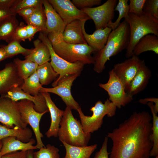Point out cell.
<instances>
[{"instance_id": "obj_1", "label": "cell", "mask_w": 158, "mask_h": 158, "mask_svg": "<svg viewBox=\"0 0 158 158\" xmlns=\"http://www.w3.org/2000/svg\"><path fill=\"white\" fill-rule=\"evenodd\" d=\"M152 116L146 111L134 112L106 136L112 140L109 158H149L153 145Z\"/></svg>"}, {"instance_id": "obj_2", "label": "cell", "mask_w": 158, "mask_h": 158, "mask_svg": "<svg viewBox=\"0 0 158 158\" xmlns=\"http://www.w3.org/2000/svg\"><path fill=\"white\" fill-rule=\"evenodd\" d=\"M130 34L129 25L124 19L116 28L111 31L104 47L94 57V71L98 73L102 72L106 62L111 57L126 49L129 43Z\"/></svg>"}, {"instance_id": "obj_3", "label": "cell", "mask_w": 158, "mask_h": 158, "mask_svg": "<svg viewBox=\"0 0 158 158\" xmlns=\"http://www.w3.org/2000/svg\"><path fill=\"white\" fill-rule=\"evenodd\" d=\"M62 34L47 35L54 51L59 56L70 63L79 62L84 65L94 63V58L92 54L95 50L93 48L87 43L75 44L66 42L63 40Z\"/></svg>"}, {"instance_id": "obj_4", "label": "cell", "mask_w": 158, "mask_h": 158, "mask_svg": "<svg viewBox=\"0 0 158 158\" xmlns=\"http://www.w3.org/2000/svg\"><path fill=\"white\" fill-rule=\"evenodd\" d=\"M130 28V40L126 49V56L128 58L133 55V49L139 40L150 34L158 36V20L148 13L143 11L140 16L129 13L127 19Z\"/></svg>"}, {"instance_id": "obj_5", "label": "cell", "mask_w": 158, "mask_h": 158, "mask_svg": "<svg viewBox=\"0 0 158 158\" xmlns=\"http://www.w3.org/2000/svg\"><path fill=\"white\" fill-rule=\"evenodd\" d=\"M58 137L60 141L71 145L87 146L91 134L85 133L81 122L74 117L72 110L66 107L61 118Z\"/></svg>"}, {"instance_id": "obj_6", "label": "cell", "mask_w": 158, "mask_h": 158, "mask_svg": "<svg viewBox=\"0 0 158 158\" xmlns=\"http://www.w3.org/2000/svg\"><path fill=\"white\" fill-rule=\"evenodd\" d=\"M116 106L108 99L104 103L100 100L97 101L90 109L92 112L91 116L85 115L80 107L77 111L84 132L91 134L97 130L102 126L104 116H113L116 114Z\"/></svg>"}, {"instance_id": "obj_7", "label": "cell", "mask_w": 158, "mask_h": 158, "mask_svg": "<svg viewBox=\"0 0 158 158\" xmlns=\"http://www.w3.org/2000/svg\"><path fill=\"white\" fill-rule=\"evenodd\" d=\"M38 38L48 48L50 54V63L54 70L59 75V76L52 84L53 87L56 86L58 82L65 77L80 74L84 66L83 63L79 62L70 63L59 56L54 51L46 34L40 32Z\"/></svg>"}, {"instance_id": "obj_8", "label": "cell", "mask_w": 158, "mask_h": 158, "mask_svg": "<svg viewBox=\"0 0 158 158\" xmlns=\"http://www.w3.org/2000/svg\"><path fill=\"white\" fill-rule=\"evenodd\" d=\"M17 102L23 121L27 125L29 124L34 132L37 143L35 146L39 150L45 147L42 141L43 135L40 130V123L42 116L49 111L37 112L34 108L33 102L27 99L21 100Z\"/></svg>"}, {"instance_id": "obj_9", "label": "cell", "mask_w": 158, "mask_h": 158, "mask_svg": "<svg viewBox=\"0 0 158 158\" xmlns=\"http://www.w3.org/2000/svg\"><path fill=\"white\" fill-rule=\"evenodd\" d=\"M109 77L105 83H100L99 86L108 93L109 99L117 107L120 108L130 102L133 97L126 91L125 87L112 69L109 72Z\"/></svg>"}, {"instance_id": "obj_10", "label": "cell", "mask_w": 158, "mask_h": 158, "mask_svg": "<svg viewBox=\"0 0 158 158\" xmlns=\"http://www.w3.org/2000/svg\"><path fill=\"white\" fill-rule=\"evenodd\" d=\"M117 0H107L102 4L95 7L80 9L93 21L96 30L103 29L114 17V9Z\"/></svg>"}, {"instance_id": "obj_11", "label": "cell", "mask_w": 158, "mask_h": 158, "mask_svg": "<svg viewBox=\"0 0 158 158\" xmlns=\"http://www.w3.org/2000/svg\"><path fill=\"white\" fill-rule=\"evenodd\" d=\"M0 122L10 128H24L28 125L23 121L17 102L0 97Z\"/></svg>"}, {"instance_id": "obj_12", "label": "cell", "mask_w": 158, "mask_h": 158, "mask_svg": "<svg viewBox=\"0 0 158 158\" xmlns=\"http://www.w3.org/2000/svg\"><path fill=\"white\" fill-rule=\"evenodd\" d=\"M79 75L77 74L65 77L58 82L56 86L52 88L42 87L40 89V92H47L56 94L60 97L66 107L71 110H77L80 107L73 97L71 88L73 82Z\"/></svg>"}, {"instance_id": "obj_13", "label": "cell", "mask_w": 158, "mask_h": 158, "mask_svg": "<svg viewBox=\"0 0 158 158\" xmlns=\"http://www.w3.org/2000/svg\"><path fill=\"white\" fill-rule=\"evenodd\" d=\"M143 60L133 55L123 62L115 64L112 69L124 85L126 91L139 70Z\"/></svg>"}, {"instance_id": "obj_14", "label": "cell", "mask_w": 158, "mask_h": 158, "mask_svg": "<svg viewBox=\"0 0 158 158\" xmlns=\"http://www.w3.org/2000/svg\"><path fill=\"white\" fill-rule=\"evenodd\" d=\"M66 25L75 20H90L80 9L77 8L70 0H48Z\"/></svg>"}, {"instance_id": "obj_15", "label": "cell", "mask_w": 158, "mask_h": 158, "mask_svg": "<svg viewBox=\"0 0 158 158\" xmlns=\"http://www.w3.org/2000/svg\"><path fill=\"white\" fill-rule=\"evenodd\" d=\"M23 81L18 75L13 63L6 64L0 70V95H4L13 87H21Z\"/></svg>"}, {"instance_id": "obj_16", "label": "cell", "mask_w": 158, "mask_h": 158, "mask_svg": "<svg viewBox=\"0 0 158 158\" xmlns=\"http://www.w3.org/2000/svg\"><path fill=\"white\" fill-rule=\"evenodd\" d=\"M9 98L17 102L27 99L33 102L35 110L39 113L49 111L45 99L41 93L37 96H33L24 92L20 86L13 87L5 94L1 96Z\"/></svg>"}, {"instance_id": "obj_17", "label": "cell", "mask_w": 158, "mask_h": 158, "mask_svg": "<svg viewBox=\"0 0 158 158\" xmlns=\"http://www.w3.org/2000/svg\"><path fill=\"white\" fill-rule=\"evenodd\" d=\"M46 18L45 34L62 33L66 24L47 0H42Z\"/></svg>"}, {"instance_id": "obj_18", "label": "cell", "mask_w": 158, "mask_h": 158, "mask_svg": "<svg viewBox=\"0 0 158 158\" xmlns=\"http://www.w3.org/2000/svg\"><path fill=\"white\" fill-rule=\"evenodd\" d=\"M44 97L49 112L51 123L50 127L45 133L48 138L58 137L60 123L64 114V111L59 109L52 100L50 93L47 92H40Z\"/></svg>"}, {"instance_id": "obj_19", "label": "cell", "mask_w": 158, "mask_h": 158, "mask_svg": "<svg viewBox=\"0 0 158 158\" xmlns=\"http://www.w3.org/2000/svg\"><path fill=\"white\" fill-rule=\"evenodd\" d=\"M84 20H74L66 25L62 34L64 41L75 44L87 43L82 29L83 22Z\"/></svg>"}, {"instance_id": "obj_20", "label": "cell", "mask_w": 158, "mask_h": 158, "mask_svg": "<svg viewBox=\"0 0 158 158\" xmlns=\"http://www.w3.org/2000/svg\"><path fill=\"white\" fill-rule=\"evenodd\" d=\"M151 76V71L143 60L141 66L126 92L133 97L143 91L147 85Z\"/></svg>"}, {"instance_id": "obj_21", "label": "cell", "mask_w": 158, "mask_h": 158, "mask_svg": "<svg viewBox=\"0 0 158 158\" xmlns=\"http://www.w3.org/2000/svg\"><path fill=\"white\" fill-rule=\"evenodd\" d=\"M86 21H83L82 24L83 31L85 40L89 46L93 48L95 51H98L105 46L112 30L107 27L103 29L96 30L92 34H88L86 32L85 28Z\"/></svg>"}, {"instance_id": "obj_22", "label": "cell", "mask_w": 158, "mask_h": 158, "mask_svg": "<svg viewBox=\"0 0 158 158\" xmlns=\"http://www.w3.org/2000/svg\"><path fill=\"white\" fill-rule=\"evenodd\" d=\"M2 146L0 154L2 156L13 152L19 150L28 151L29 150L37 149L33 145L36 142L33 138H31L27 142H23L13 137L5 138L1 140Z\"/></svg>"}, {"instance_id": "obj_23", "label": "cell", "mask_w": 158, "mask_h": 158, "mask_svg": "<svg viewBox=\"0 0 158 158\" xmlns=\"http://www.w3.org/2000/svg\"><path fill=\"white\" fill-rule=\"evenodd\" d=\"M144 102L150 108L152 114L151 138L153 142L152 148L150 152V157H155L158 155V117L154 111V104H158V99L155 97L146 98L144 99Z\"/></svg>"}, {"instance_id": "obj_24", "label": "cell", "mask_w": 158, "mask_h": 158, "mask_svg": "<svg viewBox=\"0 0 158 158\" xmlns=\"http://www.w3.org/2000/svg\"><path fill=\"white\" fill-rule=\"evenodd\" d=\"M35 48L25 59L36 63L38 66L49 62L50 60V54L47 46L39 39L33 41Z\"/></svg>"}, {"instance_id": "obj_25", "label": "cell", "mask_w": 158, "mask_h": 158, "mask_svg": "<svg viewBox=\"0 0 158 158\" xmlns=\"http://www.w3.org/2000/svg\"><path fill=\"white\" fill-rule=\"evenodd\" d=\"M148 51L158 54V36L150 34L142 37L135 46L133 54L138 56L141 53Z\"/></svg>"}, {"instance_id": "obj_26", "label": "cell", "mask_w": 158, "mask_h": 158, "mask_svg": "<svg viewBox=\"0 0 158 158\" xmlns=\"http://www.w3.org/2000/svg\"><path fill=\"white\" fill-rule=\"evenodd\" d=\"M32 133L28 127L24 128H10L0 124V141L9 137H13L24 142H27L32 138Z\"/></svg>"}, {"instance_id": "obj_27", "label": "cell", "mask_w": 158, "mask_h": 158, "mask_svg": "<svg viewBox=\"0 0 158 158\" xmlns=\"http://www.w3.org/2000/svg\"><path fill=\"white\" fill-rule=\"evenodd\" d=\"M61 142L66 151L63 158H90L97 147L96 144L80 147L70 145L64 142Z\"/></svg>"}, {"instance_id": "obj_28", "label": "cell", "mask_w": 158, "mask_h": 158, "mask_svg": "<svg viewBox=\"0 0 158 158\" xmlns=\"http://www.w3.org/2000/svg\"><path fill=\"white\" fill-rule=\"evenodd\" d=\"M24 20L27 24L32 25L39 29L40 32L45 33L46 18L42 2L35 7L34 11L30 16Z\"/></svg>"}, {"instance_id": "obj_29", "label": "cell", "mask_w": 158, "mask_h": 158, "mask_svg": "<svg viewBox=\"0 0 158 158\" xmlns=\"http://www.w3.org/2000/svg\"><path fill=\"white\" fill-rule=\"evenodd\" d=\"M19 25L16 15L10 16L0 23V40L8 43L12 39L14 32Z\"/></svg>"}, {"instance_id": "obj_30", "label": "cell", "mask_w": 158, "mask_h": 158, "mask_svg": "<svg viewBox=\"0 0 158 158\" xmlns=\"http://www.w3.org/2000/svg\"><path fill=\"white\" fill-rule=\"evenodd\" d=\"M13 62L18 75L23 80L36 72L38 66L36 63L26 59L21 60L19 58H16L14 59Z\"/></svg>"}, {"instance_id": "obj_31", "label": "cell", "mask_w": 158, "mask_h": 158, "mask_svg": "<svg viewBox=\"0 0 158 158\" xmlns=\"http://www.w3.org/2000/svg\"><path fill=\"white\" fill-rule=\"evenodd\" d=\"M36 72L42 85L49 84L53 80H55L59 76L49 62L38 66Z\"/></svg>"}, {"instance_id": "obj_32", "label": "cell", "mask_w": 158, "mask_h": 158, "mask_svg": "<svg viewBox=\"0 0 158 158\" xmlns=\"http://www.w3.org/2000/svg\"><path fill=\"white\" fill-rule=\"evenodd\" d=\"M42 87L40 83L36 71L28 78L24 79L21 87L25 92L33 96L38 95L40 89Z\"/></svg>"}, {"instance_id": "obj_33", "label": "cell", "mask_w": 158, "mask_h": 158, "mask_svg": "<svg viewBox=\"0 0 158 158\" xmlns=\"http://www.w3.org/2000/svg\"><path fill=\"white\" fill-rule=\"evenodd\" d=\"M1 47L4 49L7 58L12 57L19 54L25 56L29 55L33 49L23 47L20 44V42L16 40H12L8 42L7 45Z\"/></svg>"}, {"instance_id": "obj_34", "label": "cell", "mask_w": 158, "mask_h": 158, "mask_svg": "<svg viewBox=\"0 0 158 158\" xmlns=\"http://www.w3.org/2000/svg\"><path fill=\"white\" fill-rule=\"evenodd\" d=\"M128 0H118L114 9L115 11L118 12V16L114 22H110L107 27L111 28L112 30L116 28L120 24V21L123 18L127 19L129 13Z\"/></svg>"}, {"instance_id": "obj_35", "label": "cell", "mask_w": 158, "mask_h": 158, "mask_svg": "<svg viewBox=\"0 0 158 158\" xmlns=\"http://www.w3.org/2000/svg\"><path fill=\"white\" fill-rule=\"evenodd\" d=\"M59 149L53 145L46 146L33 152V158H60Z\"/></svg>"}, {"instance_id": "obj_36", "label": "cell", "mask_w": 158, "mask_h": 158, "mask_svg": "<svg viewBox=\"0 0 158 158\" xmlns=\"http://www.w3.org/2000/svg\"><path fill=\"white\" fill-rule=\"evenodd\" d=\"M42 2V0H16L11 9L16 14L19 11L24 8L35 7Z\"/></svg>"}, {"instance_id": "obj_37", "label": "cell", "mask_w": 158, "mask_h": 158, "mask_svg": "<svg viewBox=\"0 0 158 158\" xmlns=\"http://www.w3.org/2000/svg\"><path fill=\"white\" fill-rule=\"evenodd\" d=\"M146 0H130L129 13L137 16H140L143 12V8Z\"/></svg>"}, {"instance_id": "obj_38", "label": "cell", "mask_w": 158, "mask_h": 158, "mask_svg": "<svg viewBox=\"0 0 158 158\" xmlns=\"http://www.w3.org/2000/svg\"><path fill=\"white\" fill-rule=\"evenodd\" d=\"M143 11L150 13L158 20V0H146Z\"/></svg>"}, {"instance_id": "obj_39", "label": "cell", "mask_w": 158, "mask_h": 158, "mask_svg": "<svg viewBox=\"0 0 158 158\" xmlns=\"http://www.w3.org/2000/svg\"><path fill=\"white\" fill-rule=\"evenodd\" d=\"M26 25L22 22L19 25L14 32L11 40H16L20 42L25 41L27 39Z\"/></svg>"}, {"instance_id": "obj_40", "label": "cell", "mask_w": 158, "mask_h": 158, "mask_svg": "<svg viewBox=\"0 0 158 158\" xmlns=\"http://www.w3.org/2000/svg\"><path fill=\"white\" fill-rule=\"evenodd\" d=\"M71 1L74 5L80 9L91 8L93 6L101 4V0H72Z\"/></svg>"}, {"instance_id": "obj_41", "label": "cell", "mask_w": 158, "mask_h": 158, "mask_svg": "<svg viewBox=\"0 0 158 158\" xmlns=\"http://www.w3.org/2000/svg\"><path fill=\"white\" fill-rule=\"evenodd\" d=\"M108 138L107 136L105 137L101 149L96 153L94 158H109L110 153L107 151Z\"/></svg>"}, {"instance_id": "obj_42", "label": "cell", "mask_w": 158, "mask_h": 158, "mask_svg": "<svg viewBox=\"0 0 158 158\" xmlns=\"http://www.w3.org/2000/svg\"><path fill=\"white\" fill-rule=\"evenodd\" d=\"M28 151L13 152L1 156V158H27Z\"/></svg>"}, {"instance_id": "obj_43", "label": "cell", "mask_w": 158, "mask_h": 158, "mask_svg": "<svg viewBox=\"0 0 158 158\" xmlns=\"http://www.w3.org/2000/svg\"><path fill=\"white\" fill-rule=\"evenodd\" d=\"M26 28L27 34V39L31 41L33 38L36 33L40 32V30L37 28L30 24L26 25Z\"/></svg>"}, {"instance_id": "obj_44", "label": "cell", "mask_w": 158, "mask_h": 158, "mask_svg": "<svg viewBox=\"0 0 158 158\" xmlns=\"http://www.w3.org/2000/svg\"><path fill=\"white\" fill-rule=\"evenodd\" d=\"M16 15L11 8H0V23L8 17Z\"/></svg>"}, {"instance_id": "obj_45", "label": "cell", "mask_w": 158, "mask_h": 158, "mask_svg": "<svg viewBox=\"0 0 158 158\" xmlns=\"http://www.w3.org/2000/svg\"><path fill=\"white\" fill-rule=\"evenodd\" d=\"M35 8V7L25 8L20 11L17 14L22 16L24 19L31 15L34 11Z\"/></svg>"}, {"instance_id": "obj_46", "label": "cell", "mask_w": 158, "mask_h": 158, "mask_svg": "<svg viewBox=\"0 0 158 158\" xmlns=\"http://www.w3.org/2000/svg\"><path fill=\"white\" fill-rule=\"evenodd\" d=\"M16 0H0V8L10 9Z\"/></svg>"}, {"instance_id": "obj_47", "label": "cell", "mask_w": 158, "mask_h": 158, "mask_svg": "<svg viewBox=\"0 0 158 158\" xmlns=\"http://www.w3.org/2000/svg\"><path fill=\"white\" fill-rule=\"evenodd\" d=\"M7 58L6 53L4 49L0 47V62Z\"/></svg>"}, {"instance_id": "obj_48", "label": "cell", "mask_w": 158, "mask_h": 158, "mask_svg": "<svg viewBox=\"0 0 158 158\" xmlns=\"http://www.w3.org/2000/svg\"><path fill=\"white\" fill-rule=\"evenodd\" d=\"M33 150H31L28 151L27 158H33Z\"/></svg>"}, {"instance_id": "obj_49", "label": "cell", "mask_w": 158, "mask_h": 158, "mask_svg": "<svg viewBox=\"0 0 158 158\" xmlns=\"http://www.w3.org/2000/svg\"><path fill=\"white\" fill-rule=\"evenodd\" d=\"M2 146V143L1 140L0 141V158H1V154H0V151H1V148Z\"/></svg>"}, {"instance_id": "obj_50", "label": "cell", "mask_w": 158, "mask_h": 158, "mask_svg": "<svg viewBox=\"0 0 158 158\" xmlns=\"http://www.w3.org/2000/svg\"><path fill=\"white\" fill-rule=\"evenodd\" d=\"M155 158H158V155Z\"/></svg>"}]
</instances>
